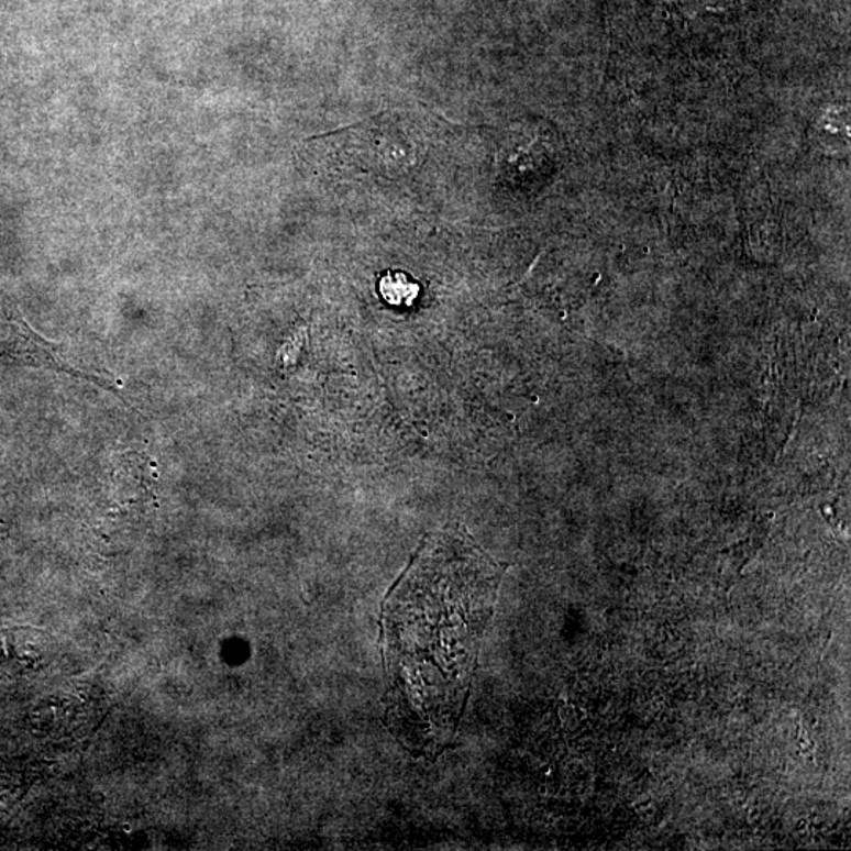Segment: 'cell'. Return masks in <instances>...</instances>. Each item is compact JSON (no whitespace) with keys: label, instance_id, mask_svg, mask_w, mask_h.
Instances as JSON below:
<instances>
[{"label":"cell","instance_id":"6da1fadb","mask_svg":"<svg viewBox=\"0 0 851 851\" xmlns=\"http://www.w3.org/2000/svg\"><path fill=\"white\" fill-rule=\"evenodd\" d=\"M494 567L457 527L429 534L382 609L391 732L417 754L451 743L493 609Z\"/></svg>","mask_w":851,"mask_h":851},{"label":"cell","instance_id":"7a4b0ae2","mask_svg":"<svg viewBox=\"0 0 851 851\" xmlns=\"http://www.w3.org/2000/svg\"><path fill=\"white\" fill-rule=\"evenodd\" d=\"M382 297L393 307H410L420 294V286L406 273H388L378 284Z\"/></svg>","mask_w":851,"mask_h":851}]
</instances>
